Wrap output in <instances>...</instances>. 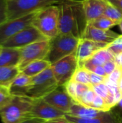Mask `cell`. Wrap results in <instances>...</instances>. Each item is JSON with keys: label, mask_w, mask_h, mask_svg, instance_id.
Masks as SVG:
<instances>
[{"label": "cell", "mask_w": 122, "mask_h": 123, "mask_svg": "<svg viewBox=\"0 0 122 123\" xmlns=\"http://www.w3.org/2000/svg\"><path fill=\"white\" fill-rule=\"evenodd\" d=\"M78 67L76 51L65 56L51 65L55 79L59 86L68 82Z\"/></svg>", "instance_id": "obj_8"}, {"label": "cell", "mask_w": 122, "mask_h": 123, "mask_svg": "<svg viewBox=\"0 0 122 123\" xmlns=\"http://www.w3.org/2000/svg\"><path fill=\"white\" fill-rule=\"evenodd\" d=\"M88 25L104 15L106 6V0H81Z\"/></svg>", "instance_id": "obj_15"}, {"label": "cell", "mask_w": 122, "mask_h": 123, "mask_svg": "<svg viewBox=\"0 0 122 123\" xmlns=\"http://www.w3.org/2000/svg\"><path fill=\"white\" fill-rule=\"evenodd\" d=\"M58 4L60 8V33L70 34L81 39L88 25L82 1L62 0Z\"/></svg>", "instance_id": "obj_1"}, {"label": "cell", "mask_w": 122, "mask_h": 123, "mask_svg": "<svg viewBox=\"0 0 122 123\" xmlns=\"http://www.w3.org/2000/svg\"><path fill=\"white\" fill-rule=\"evenodd\" d=\"M32 85V77L24 74L22 71L16 76L9 86V89L13 95L27 96Z\"/></svg>", "instance_id": "obj_17"}, {"label": "cell", "mask_w": 122, "mask_h": 123, "mask_svg": "<svg viewBox=\"0 0 122 123\" xmlns=\"http://www.w3.org/2000/svg\"><path fill=\"white\" fill-rule=\"evenodd\" d=\"M66 92L70 95V97L74 100L76 103H77V99H76V82L70 80L68 82H67L64 86H63Z\"/></svg>", "instance_id": "obj_31"}, {"label": "cell", "mask_w": 122, "mask_h": 123, "mask_svg": "<svg viewBox=\"0 0 122 123\" xmlns=\"http://www.w3.org/2000/svg\"><path fill=\"white\" fill-rule=\"evenodd\" d=\"M13 97L14 95L11 93L9 87L0 85V109L7 105Z\"/></svg>", "instance_id": "obj_26"}, {"label": "cell", "mask_w": 122, "mask_h": 123, "mask_svg": "<svg viewBox=\"0 0 122 123\" xmlns=\"http://www.w3.org/2000/svg\"><path fill=\"white\" fill-rule=\"evenodd\" d=\"M90 79H91V86L97 85L99 84L105 83L106 81L107 77H104L102 76H99L98 74H96L94 73H92L90 71Z\"/></svg>", "instance_id": "obj_35"}, {"label": "cell", "mask_w": 122, "mask_h": 123, "mask_svg": "<svg viewBox=\"0 0 122 123\" xmlns=\"http://www.w3.org/2000/svg\"><path fill=\"white\" fill-rule=\"evenodd\" d=\"M92 86L84 84H81V83H77L76 82V99H77V104H78L80 98L82 97V95L87 92L89 89H91Z\"/></svg>", "instance_id": "obj_34"}, {"label": "cell", "mask_w": 122, "mask_h": 123, "mask_svg": "<svg viewBox=\"0 0 122 123\" xmlns=\"http://www.w3.org/2000/svg\"><path fill=\"white\" fill-rule=\"evenodd\" d=\"M1 45H0V49H1Z\"/></svg>", "instance_id": "obj_45"}, {"label": "cell", "mask_w": 122, "mask_h": 123, "mask_svg": "<svg viewBox=\"0 0 122 123\" xmlns=\"http://www.w3.org/2000/svg\"><path fill=\"white\" fill-rule=\"evenodd\" d=\"M66 119L70 123H121L118 117L111 111L105 112L100 116L93 118H81L65 114Z\"/></svg>", "instance_id": "obj_16"}, {"label": "cell", "mask_w": 122, "mask_h": 123, "mask_svg": "<svg viewBox=\"0 0 122 123\" xmlns=\"http://www.w3.org/2000/svg\"><path fill=\"white\" fill-rule=\"evenodd\" d=\"M92 88L95 91L96 94L101 97L103 99H104L105 101L107 100L112 95L111 94L109 89L108 86L105 83H102V84H99L97 85L92 86Z\"/></svg>", "instance_id": "obj_29"}, {"label": "cell", "mask_w": 122, "mask_h": 123, "mask_svg": "<svg viewBox=\"0 0 122 123\" xmlns=\"http://www.w3.org/2000/svg\"><path fill=\"white\" fill-rule=\"evenodd\" d=\"M20 123H46V121L44 120L40 119V118L32 117V118H29L27 120H25Z\"/></svg>", "instance_id": "obj_38"}, {"label": "cell", "mask_w": 122, "mask_h": 123, "mask_svg": "<svg viewBox=\"0 0 122 123\" xmlns=\"http://www.w3.org/2000/svg\"><path fill=\"white\" fill-rule=\"evenodd\" d=\"M108 45L109 44L96 42L86 38L80 39L76 50L78 66H81L83 63L88 58H90L96 51L106 48Z\"/></svg>", "instance_id": "obj_13"}, {"label": "cell", "mask_w": 122, "mask_h": 123, "mask_svg": "<svg viewBox=\"0 0 122 123\" xmlns=\"http://www.w3.org/2000/svg\"><path fill=\"white\" fill-rule=\"evenodd\" d=\"M50 40H43L32 43L20 48L21 57L18 65L21 71L32 61L46 59L50 49Z\"/></svg>", "instance_id": "obj_7"}, {"label": "cell", "mask_w": 122, "mask_h": 123, "mask_svg": "<svg viewBox=\"0 0 122 123\" xmlns=\"http://www.w3.org/2000/svg\"><path fill=\"white\" fill-rule=\"evenodd\" d=\"M122 77V68L119 66H117L116 68L108 76L106 80L110 81V82H112V83H114V84H119V80L121 79V78Z\"/></svg>", "instance_id": "obj_33"}, {"label": "cell", "mask_w": 122, "mask_h": 123, "mask_svg": "<svg viewBox=\"0 0 122 123\" xmlns=\"http://www.w3.org/2000/svg\"><path fill=\"white\" fill-rule=\"evenodd\" d=\"M58 88L59 87L49 93L42 99L56 109L68 114L71 107L76 102L70 95H68L65 89H59Z\"/></svg>", "instance_id": "obj_12"}, {"label": "cell", "mask_w": 122, "mask_h": 123, "mask_svg": "<svg viewBox=\"0 0 122 123\" xmlns=\"http://www.w3.org/2000/svg\"><path fill=\"white\" fill-rule=\"evenodd\" d=\"M8 20L7 0H0V26Z\"/></svg>", "instance_id": "obj_32"}, {"label": "cell", "mask_w": 122, "mask_h": 123, "mask_svg": "<svg viewBox=\"0 0 122 123\" xmlns=\"http://www.w3.org/2000/svg\"><path fill=\"white\" fill-rule=\"evenodd\" d=\"M91 108L98 110H101V111H104V112H108V111H111L109 110L108 106L104 100V99H103L101 97H100L99 95L96 94L92 105H91Z\"/></svg>", "instance_id": "obj_30"}, {"label": "cell", "mask_w": 122, "mask_h": 123, "mask_svg": "<svg viewBox=\"0 0 122 123\" xmlns=\"http://www.w3.org/2000/svg\"><path fill=\"white\" fill-rule=\"evenodd\" d=\"M96 96V93L91 87L82 95V97L79 99L78 104H81L88 107H91Z\"/></svg>", "instance_id": "obj_27"}, {"label": "cell", "mask_w": 122, "mask_h": 123, "mask_svg": "<svg viewBox=\"0 0 122 123\" xmlns=\"http://www.w3.org/2000/svg\"><path fill=\"white\" fill-rule=\"evenodd\" d=\"M60 8L58 4H52L40 9L32 22L44 36L49 40L54 39L60 34Z\"/></svg>", "instance_id": "obj_3"}, {"label": "cell", "mask_w": 122, "mask_h": 123, "mask_svg": "<svg viewBox=\"0 0 122 123\" xmlns=\"http://www.w3.org/2000/svg\"><path fill=\"white\" fill-rule=\"evenodd\" d=\"M59 87L51 66L32 77V85L27 96L32 99L43 98Z\"/></svg>", "instance_id": "obj_6"}, {"label": "cell", "mask_w": 122, "mask_h": 123, "mask_svg": "<svg viewBox=\"0 0 122 123\" xmlns=\"http://www.w3.org/2000/svg\"><path fill=\"white\" fill-rule=\"evenodd\" d=\"M46 123H70L65 117H61V118H58L55 120H50V121H47Z\"/></svg>", "instance_id": "obj_40"}, {"label": "cell", "mask_w": 122, "mask_h": 123, "mask_svg": "<svg viewBox=\"0 0 122 123\" xmlns=\"http://www.w3.org/2000/svg\"><path fill=\"white\" fill-rule=\"evenodd\" d=\"M38 11L19 18L7 20L2 24L0 26V45L14 35L32 25Z\"/></svg>", "instance_id": "obj_10"}, {"label": "cell", "mask_w": 122, "mask_h": 123, "mask_svg": "<svg viewBox=\"0 0 122 123\" xmlns=\"http://www.w3.org/2000/svg\"><path fill=\"white\" fill-rule=\"evenodd\" d=\"M105 112L75 103L68 112V115L81 118H93L101 115Z\"/></svg>", "instance_id": "obj_20"}, {"label": "cell", "mask_w": 122, "mask_h": 123, "mask_svg": "<svg viewBox=\"0 0 122 123\" xmlns=\"http://www.w3.org/2000/svg\"><path fill=\"white\" fill-rule=\"evenodd\" d=\"M122 11V0H107Z\"/></svg>", "instance_id": "obj_41"}, {"label": "cell", "mask_w": 122, "mask_h": 123, "mask_svg": "<svg viewBox=\"0 0 122 123\" xmlns=\"http://www.w3.org/2000/svg\"><path fill=\"white\" fill-rule=\"evenodd\" d=\"M118 25H119V29H120V30H121V32H122V19L119 22V24H118Z\"/></svg>", "instance_id": "obj_44"}, {"label": "cell", "mask_w": 122, "mask_h": 123, "mask_svg": "<svg viewBox=\"0 0 122 123\" xmlns=\"http://www.w3.org/2000/svg\"><path fill=\"white\" fill-rule=\"evenodd\" d=\"M20 71L18 66H0V85L9 88L10 84Z\"/></svg>", "instance_id": "obj_22"}, {"label": "cell", "mask_w": 122, "mask_h": 123, "mask_svg": "<svg viewBox=\"0 0 122 123\" xmlns=\"http://www.w3.org/2000/svg\"><path fill=\"white\" fill-rule=\"evenodd\" d=\"M20 57V48L1 46L0 49V66H18Z\"/></svg>", "instance_id": "obj_18"}, {"label": "cell", "mask_w": 122, "mask_h": 123, "mask_svg": "<svg viewBox=\"0 0 122 123\" xmlns=\"http://www.w3.org/2000/svg\"><path fill=\"white\" fill-rule=\"evenodd\" d=\"M51 65V63L47 59L37 60L32 61L27 65L24 68L21 70V71L30 77H33L40 74L47 68L50 67Z\"/></svg>", "instance_id": "obj_21"}, {"label": "cell", "mask_w": 122, "mask_h": 123, "mask_svg": "<svg viewBox=\"0 0 122 123\" xmlns=\"http://www.w3.org/2000/svg\"><path fill=\"white\" fill-rule=\"evenodd\" d=\"M34 99L27 96L14 95L12 101L0 109L2 123H20L32 118L31 110Z\"/></svg>", "instance_id": "obj_2"}, {"label": "cell", "mask_w": 122, "mask_h": 123, "mask_svg": "<svg viewBox=\"0 0 122 123\" xmlns=\"http://www.w3.org/2000/svg\"><path fill=\"white\" fill-rule=\"evenodd\" d=\"M32 117L40 118L47 121L65 117V113L46 102L42 98L34 99L31 110Z\"/></svg>", "instance_id": "obj_11"}, {"label": "cell", "mask_w": 122, "mask_h": 123, "mask_svg": "<svg viewBox=\"0 0 122 123\" xmlns=\"http://www.w3.org/2000/svg\"><path fill=\"white\" fill-rule=\"evenodd\" d=\"M62 0H7L8 20L19 18Z\"/></svg>", "instance_id": "obj_5"}, {"label": "cell", "mask_w": 122, "mask_h": 123, "mask_svg": "<svg viewBox=\"0 0 122 123\" xmlns=\"http://www.w3.org/2000/svg\"><path fill=\"white\" fill-rule=\"evenodd\" d=\"M50 41V49L46 59L52 64L76 52L80 39L70 34L60 33Z\"/></svg>", "instance_id": "obj_4"}, {"label": "cell", "mask_w": 122, "mask_h": 123, "mask_svg": "<svg viewBox=\"0 0 122 123\" xmlns=\"http://www.w3.org/2000/svg\"><path fill=\"white\" fill-rule=\"evenodd\" d=\"M89 71L94 73L96 74H98L99 76H102L104 77H108V75L106 74L104 68L103 66H92L88 69Z\"/></svg>", "instance_id": "obj_37"}, {"label": "cell", "mask_w": 122, "mask_h": 123, "mask_svg": "<svg viewBox=\"0 0 122 123\" xmlns=\"http://www.w3.org/2000/svg\"><path fill=\"white\" fill-rule=\"evenodd\" d=\"M70 80L77 83H81V84H84L91 86V79H90V71L83 66L78 67V68L76 70Z\"/></svg>", "instance_id": "obj_23"}, {"label": "cell", "mask_w": 122, "mask_h": 123, "mask_svg": "<svg viewBox=\"0 0 122 123\" xmlns=\"http://www.w3.org/2000/svg\"><path fill=\"white\" fill-rule=\"evenodd\" d=\"M90 25H92L93 26L101 30H110L111 27L116 25L117 23L115 22L114 20L111 19L110 18L102 15L98 19L93 21Z\"/></svg>", "instance_id": "obj_25"}, {"label": "cell", "mask_w": 122, "mask_h": 123, "mask_svg": "<svg viewBox=\"0 0 122 123\" xmlns=\"http://www.w3.org/2000/svg\"><path fill=\"white\" fill-rule=\"evenodd\" d=\"M119 35H120L111 30H101L89 24L87 25L82 38L109 44L116 40Z\"/></svg>", "instance_id": "obj_14"}, {"label": "cell", "mask_w": 122, "mask_h": 123, "mask_svg": "<svg viewBox=\"0 0 122 123\" xmlns=\"http://www.w3.org/2000/svg\"><path fill=\"white\" fill-rule=\"evenodd\" d=\"M117 66L118 65H117L115 59H114V60H111V61H107L103 66L104 68V70H105L106 74L109 76L116 68Z\"/></svg>", "instance_id": "obj_36"}, {"label": "cell", "mask_w": 122, "mask_h": 123, "mask_svg": "<svg viewBox=\"0 0 122 123\" xmlns=\"http://www.w3.org/2000/svg\"><path fill=\"white\" fill-rule=\"evenodd\" d=\"M47 39L45 36L32 25L5 40L1 45L4 47L21 48L32 43Z\"/></svg>", "instance_id": "obj_9"}, {"label": "cell", "mask_w": 122, "mask_h": 123, "mask_svg": "<svg viewBox=\"0 0 122 123\" xmlns=\"http://www.w3.org/2000/svg\"><path fill=\"white\" fill-rule=\"evenodd\" d=\"M106 1V6L104 13V15L114 20L115 22L119 24V22L122 19V11L118 7L114 6L113 4Z\"/></svg>", "instance_id": "obj_24"}, {"label": "cell", "mask_w": 122, "mask_h": 123, "mask_svg": "<svg viewBox=\"0 0 122 123\" xmlns=\"http://www.w3.org/2000/svg\"><path fill=\"white\" fill-rule=\"evenodd\" d=\"M118 86H119V89L120 92L122 94V77L121 78V79L119 80V81Z\"/></svg>", "instance_id": "obj_43"}, {"label": "cell", "mask_w": 122, "mask_h": 123, "mask_svg": "<svg viewBox=\"0 0 122 123\" xmlns=\"http://www.w3.org/2000/svg\"><path fill=\"white\" fill-rule=\"evenodd\" d=\"M115 61H116L117 65L122 68V53L115 56Z\"/></svg>", "instance_id": "obj_42"}, {"label": "cell", "mask_w": 122, "mask_h": 123, "mask_svg": "<svg viewBox=\"0 0 122 123\" xmlns=\"http://www.w3.org/2000/svg\"><path fill=\"white\" fill-rule=\"evenodd\" d=\"M107 49L114 55L116 56L122 53V35H119L112 43L106 46Z\"/></svg>", "instance_id": "obj_28"}, {"label": "cell", "mask_w": 122, "mask_h": 123, "mask_svg": "<svg viewBox=\"0 0 122 123\" xmlns=\"http://www.w3.org/2000/svg\"><path fill=\"white\" fill-rule=\"evenodd\" d=\"M118 108L119 110V112H117V113H115V115L118 117V118L119 119L121 123H122V98L121 99V100L119 102V103L115 106Z\"/></svg>", "instance_id": "obj_39"}, {"label": "cell", "mask_w": 122, "mask_h": 123, "mask_svg": "<svg viewBox=\"0 0 122 123\" xmlns=\"http://www.w3.org/2000/svg\"><path fill=\"white\" fill-rule=\"evenodd\" d=\"M114 59H115V56L106 47L96 51L90 58L86 61L81 66L88 69L92 66H104L107 61Z\"/></svg>", "instance_id": "obj_19"}]
</instances>
